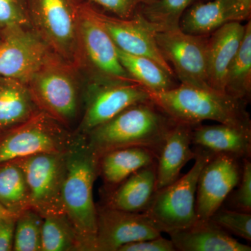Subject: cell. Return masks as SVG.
Instances as JSON below:
<instances>
[{"mask_svg": "<svg viewBox=\"0 0 251 251\" xmlns=\"http://www.w3.org/2000/svg\"><path fill=\"white\" fill-rule=\"evenodd\" d=\"M64 214L80 239L82 251H95L97 207L94 201L93 188L99 175V158L87 136L77 133L64 152Z\"/></svg>", "mask_w": 251, "mask_h": 251, "instance_id": "1", "label": "cell"}, {"mask_svg": "<svg viewBox=\"0 0 251 251\" xmlns=\"http://www.w3.org/2000/svg\"><path fill=\"white\" fill-rule=\"evenodd\" d=\"M176 122L151 100L128 107L86 134L96 155L115 149L141 147L159 154L165 139Z\"/></svg>", "mask_w": 251, "mask_h": 251, "instance_id": "2", "label": "cell"}, {"mask_svg": "<svg viewBox=\"0 0 251 251\" xmlns=\"http://www.w3.org/2000/svg\"><path fill=\"white\" fill-rule=\"evenodd\" d=\"M150 99L176 122L197 126L211 120L220 124L251 126L247 102L211 87L181 83L170 90L150 92Z\"/></svg>", "mask_w": 251, "mask_h": 251, "instance_id": "3", "label": "cell"}, {"mask_svg": "<svg viewBox=\"0 0 251 251\" xmlns=\"http://www.w3.org/2000/svg\"><path fill=\"white\" fill-rule=\"evenodd\" d=\"M195 151V163L191 170L171 184L157 190L144 212L161 233L169 234L190 227L197 221L196 200L198 178L213 153L200 148Z\"/></svg>", "mask_w": 251, "mask_h": 251, "instance_id": "4", "label": "cell"}, {"mask_svg": "<svg viewBox=\"0 0 251 251\" xmlns=\"http://www.w3.org/2000/svg\"><path fill=\"white\" fill-rule=\"evenodd\" d=\"M74 69L53 53L26 83L39 110L67 127L76 117L78 107Z\"/></svg>", "mask_w": 251, "mask_h": 251, "instance_id": "5", "label": "cell"}, {"mask_svg": "<svg viewBox=\"0 0 251 251\" xmlns=\"http://www.w3.org/2000/svg\"><path fill=\"white\" fill-rule=\"evenodd\" d=\"M33 28L50 49L73 67L82 63L78 31V10L67 0H30L28 5Z\"/></svg>", "mask_w": 251, "mask_h": 251, "instance_id": "6", "label": "cell"}, {"mask_svg": "<svg viewBox=\"0 0 251 251\" xmlns=\"http://www.w3.org/2000/svg\"><path fill=\"white\" fill-rule=\"evenodd\" d=\"M74 136L67 126L39 111L0 140V164L41 153L64 152Z\"/></svg>", "mask_w": 251, "mask_h": 251, "instance_id": "7", "label": "cell"}, {"mask_svg": "<svg viewBox=\"0 0 251 251\" xmlns=\"http://www.w3.org/2000/svg\"><path fill=\"white\" fill-rule=\"evenodd\" d=\"M64 152L41 153L13 161L24 173L29 207L43 218L65 215L62 202Z\"/></svg>", "mask_w": 251, "mask_h": 251, "instance_id": "8", "label": "cell"}, {"mask_svg": "<svg viewBox=\"0 0 251 251\" xmlns=\"http://www.w3.org/2000/svg\"><path fill=\"white\" fill-rule=\"evenodd\" d=\"M154 36L162 55L171 62L181 83L211 87L208 83L205 35L188 34L178 27L155 31Z\"/></svg>", "mask_w": 251, "mask_h": 251, "instance_id": "9", "label": "cell"}, {"mask_svg": "<svg viewBox=\"0 0 251 251\" xmlns=\"http://www.w3.org/2000/svg\"><path fill=\"white\" fill-rule=\"evenodd\" d=\"M1 35L0 77L26 84L54 53L33 27L18 28Z\"/></svg>", "mask_w": 251, "mask_h": 251, "instance_id": "10", "label": "cell"}, {"mask_svg": "<svg viewBox=\"0 0 251 251\" xmlns=\"http://www.w3.org/2000/svg\"><path fill=\"white\" fill-rule=\"evenodd\" d=\"M240 158L213 153L198 178L196 210L197 221H208L237 187L242 175Z\"/></svg>", "mask_w": 251, "mask_h": 251, "instance_id": "11", "label": "cell"}, {"mask_svg": "<svg viewBox=\"0 0 251 251\" xmlns=\"http://www.w3.org/2000/svg\"><path fill=\"white\" fill-rule=\"evenodd\" d=\"M77 31L82 61L90 63L103 80L136 82L122 67L117 46L94 17L91 8L78 10Z\"/></svg>", "mask_w": 251, "mask_h": 251, "instance_id": "12", "label": "cell"}, {"mask_svg": "<svg viewBox=\"0 0 251 251\" xmlns=\"http://www.w3.org/2000/svg\"><path fill=\"white\" fill-rule=\"evenodd\" d=\"M150 100L148 91L137 82L100 81L90 90L78 133L87 134L128 107Z\"/></svg>", "mask_w": 251, "mask_h": 251, "instance_id": "13", "label": "cell"}, {"mask_svg": "<svg viewBox=\"0 0 251 251\" xmlns=\"http://www.w3.org/2000/svg\"><path fill=\"white\" fill-rule=\"evenodd\" d=\"M160 236L161 232L144 213L97 207L95 251H118L126 244Z\"/></svg>", "mask_w": 251, "mask_h": 251, "instance_id": "14", "label": "cell"}, {"mask_svg": "<svg viewBox=\"0 0 251 251\" xmlns=\"http://www.w3.org/2000/svg\"><path fill=\"white\" fill-rule=\"evenodd\" d=\"M91 9L117 48L127 53L152 59L170 75L176 77L157 46L155 29L140 14L133 18H115Z\"/></svg>", "mask_w": 251, "mask_h": 251, "instance_id": "15", "label": "cell"}, {"mask_svg": "<svg viewBox=\"0 0 251 251\" xmlns=\"http://www.w3.org/2000/svg\"><path fill=\"white\" fill-rule=\"evenodd\" d=\"M244 32L245 25L239 21H234L213 31L208 39V83L214 90L226 93L227 69L240 47Z\"/></svg>", "mask_w": 251, "mask_h": 251, "instance_id": "16", "label": "cell"}, {"mask_svg": "<svg viewBox=\"0 0 251 251\" xmlns=\"http://www.w3.org/2000/svg\"><path fill=\"white\" fill-rule=\"evenodd\" d=\"M195 126L176 122L167 135L156 160V191L180 177L185 165L194 159L192 133Z\"/></svg>", "mask_w": 251, "mask_h": 251, "instance_id": "17", "label": "cell"}, {"mask_svg": "<svg viewBox=\"0 0 251 251\" xmlns=\"http://www.w3.org/2000/svg\"><path fill=\"white\" fill-rule=\"evenodd\" d=\"M192 144L213 153H227L240 158H251V126L220 124L195 126Z\"/></svg>", "mask_w": 251, "mask_h": 251, "instance_id": "18", "label": "cell"}, {"mask_svg": "<svg viewBox=\"0 0 251 251\" xmlns=\"http://www.w3.org/2000/svg\"><path fill=\"white\" fill-rule=\"evenodd\" d=\"M176 251H251V248L208 221H197L186 228L169 234Z\"/></svg>", "mask_w": 251, "mask_h": 251, "instance_id": "19", "label": "cell"}, {"mask_svg": "<svg viewBox=\"0 0 251 251\" xmlns=\"http://www.w3.org/2000/svg\"><path fill=\"white\" fill-rule=\"evenodd\" d=\"M156 191V161L140 168L112 191L105 206L128 212L144 213Z\"/></svg>", "mask_w": 251, "mask_h": 251, "instance_id": "20", "label": "cell"}, {"mask_svg": "<svg viewBox=\"0 0 251 251\" xmlns=\"http://www.w3.org/2000/svg\"><path fill=\"white\" fill-rule=\"evenodd\" d=\"M248 18L236 0H211L186 10L180 20L179 28L194 35H206L226 23Z\"/></svg>", "mask_w": 251, "mask_h": 251, "instance_id": "21", "label": "cell"}, {"mask_svg": "<svg viewBox=\"0 0 251 251\" xmlns=\"http://www.w3.org/2000/svg\"><path fill=\"white\" fill-rule=\"evenodd\" d=\"M157 157L151 150L141 147L115 149L99 157V175L108 186H117L135 172L156 161Z\"/></svg>", "mask_w": 251, "mask_h": 251, "instance_id": "22", "label": "cell"}, {"mask_svg": "<svg viewBox=\"0 0 251 251\" xmlns=\"http://www.w3.org/2000/svg\"><path fill=\"white\" fill-rule=\"evenodd\" d=\"M39 111L25 83L0 77V130L17 126Z\"/></svg>", "mask_w": 251, "mask_h": 251, "instance_id": "23", "label": "cell"}, {"mask_svg": "<svg viewBox=\"0 0 251 251\" xmlns=\"http://www.w3.org/2000/svg\"><path fill=\"white\" fill-rule=\"evenodd\" d=\"M122 67L128 75L150 92H161L175 87L173 78L152 59L127 53L117 48Z\"/></svg>", "mask_w": 251, "mask_h": 251, "instance_id": "24", "label": "cell"}, {"mask_svg": "<svg viewBox=\"0 0 251 251\" xmlns=\"http://www.w3.org/2000/svg\"><path fill=\"white\" fill-rule=\"evenodd\" d=\"M225 92L234 98L248 102L251 92V23L245 25L240 47L232 59L226 78Z\"/></svg>", "mask_w": 251, "mask_h": 251, "instance_id": "25", "label": "cell"}, {"mask_svg": "<svg viewBox=\"0 0 251 251\" xmlns=\"http://www.w3.org/2000/svg\"><path fill=\"white\" fill-rule=\"evenodd\" d=\"M0 204L16 216L30 208L24 173L13 161L0 164Z\"/></svg>", "mask_w": 251, "mask_h": 251, "instance_id": "26", "label": "cell"}, {"mask_svg": "<svg viewBox=\"0 0 251 251\" xmlns=\"http://www.w3.org/2000/svg\"><path fill=\"white\" fill-rule=\"evenodd\" d=\"M82 251L75 229L66 215L43 218L41 251Z\"/></svg>", "mask_w": 251, "mask_h": 251, "instance_id": "27", "label": "cell"}, {"mask_svg": "<svg viewBox=\"0 0 251 251\" xmlns=\"http://www.w3.org/2000/svg\"><path fill=\"white\" fill-rule=\"evenodd\" d=\"M193 0H154L143 6L140 16L155 31L179 27L180 20Z\"/></svg>", "mask_w": 251, "mask_h": 251, "instance_id": "28", "label": "cell"}, {"mask_svg": "<svg viewBox=\"0 0 251 251\" xmlns=\"http://www.w3.org/2000/svg\"><path fill=\"white\" fill-rule=\"evenodd\" d=\"M43 217L27 209L16 218L14 247L15 251H41Z\"/></svg>", "mask_w": 251, "mask_h": 251, "instance_id": "29", "label": "cell"}, {"mask_svg": "<svg viewBox=\"0 0 251 251\" xmlns=\"http://www.w3.org/2000/svg\"><path fill=\"white\" fill-rule=\"evenodd\" d=\"M209 220L227 233L251 242V213L226 209L221 206Z\"/></svg>", "mask_w": 251, "mask_h": 251, "instance_id": "30", "label": "cell"}, {"mask_svg": "<svg viewBox=\"0 0 251 251\" xmlns=\"http://www.w3.org/2000/svg\"><path fill=\"white\" fill-rule=\"evenodd\" d=\"M33 27L25 0H0V31Z\"/></svg>", "mask_w": 251, "mask_h": 251, "instance_id": "31", "label": "cell"}, {"mask_svg": "<svg viewBox=\"0 0 251 251\" xmlns=\"http://www.w3.org/2000/svg\"><path fill=\"white\" fill-rule=\"evenodd\" d=\"M251 158L242 160V175L237 189L229 195L228 206L231 209L251 212Z\"/></svg>", "mask_w": 251, "mask_h": 251, "instance_id": "32", "label": "cell"}, {"mask_svg": "<svg viewBox=\"0 0 251 251\" xmlns=\"http://www.w3.org/2000/svg\"><path fill=\"white\" fill-rule=\"evenodd\" d=\"M120 18H131L137 7L154 0H91Z\"/></svg>", "mask_w": 251, "mask_h": 251, "instance_id": "33", "label": "cell"}, {"mask_svg": "<svg viewBox=\"0 0 251 251\" xmlns=\"http://www.w3.org/2000/svg\"><path fill=\"white\" fill-rule=\"evenodd\" d=\"M176 251L171 239L161 236L153 239H145L126 244L118 251Z\"/></svg>", "mask_w": 251, "mask_h": 251, "instance_id": "34", "label": "cell"}, {"mask_svg": "<svg viewBox=\"0 0 251 251\" xmlns=\"http://www.w3.org/2000/svg\"><path fill=\"white\" fill-rule=\"evenodd\" d=\"M16 218L0 219V251L13 250Z\"/></svg>", "mask_w": 251, "mask_h": 251, "instance_id": "35", "label": "cell"}, {"mask_svg": "<svg viewBox=\"0 0 251 251\" xmlns=\"http://www.w3.org/2000/svg\"><path fill=\"white\" fill-rule=\"evenodd\" d=\"M236 1L242 10L243 14L249 18L251 14V0H236Z\"/></svg>", "mask_w": 251, "mask_h": 251, "instance_id": "36", "label": "cell"}, {"mask_svg": "<svg viewBox=\"0 0 251 251\" xmlns=\"http://www.w3.org/2000/svg\"><path fill=\"white\" fill-rule=\"evenodd\" d=\"M10 217H17V216L14 215L12 213L10 212L6 208L0 204V219Z\"/></svg>", "mask_w": 251, "mask_h": 251, "instance_id": "37", "label": "cell"}]
</instances>
